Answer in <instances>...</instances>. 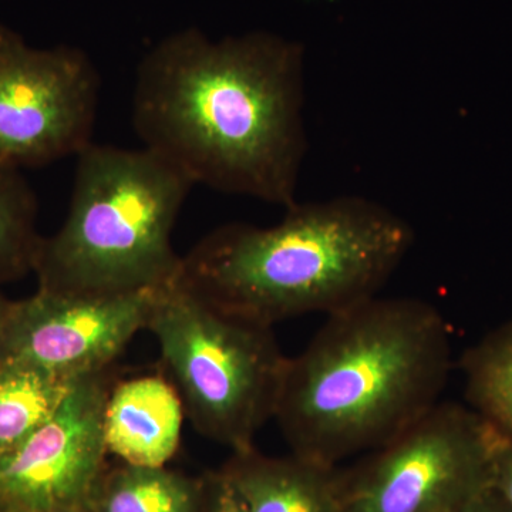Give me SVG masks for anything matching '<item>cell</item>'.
Returning a JSON list of instances; mask_svg holds the SVG:
<instances>
[{"label":"cell","mask_w":512,"mask_h":512,"mask_svg":"<svg viewBox=\"0 0 512 512\" xmlns=\"http://www.w3.org/2000/svg\"><path fill=\"white\" fill-rule=\"evenodd\" d=\"M302 47L271 33L190 29L138 64L131 123L194 185L289 208L308 153Z\"/></svg>","instance_id":"cell-1"},{"label":"cell","mask_w":512,"mask_h":512,"mask_svg":"<svg viewBox=\"0 0 512 512\" xmlns=\"http://www.w3.org/2000/svg\"><path fill=\"white\" fill-rule=\"evenodd\" d=\"M451 357L450 328L436 306L372 296L326 316L288 357L274 420L292 454L339 467L431 412Z\"/></svg>","instance_id":"cell-2"},{"label":"cell","mask_w":512,"mask_h":512,"mask_svg":"<svg viewBox=\"0 0 512 512\" xmlns=\"http://www.w3.org/2000/svg\"><path fill=\"white\" fill-rule=\"evenodd\" d=\"M285 211L271 227L212 229L181 256L174 282L218 311L274 328L379 295L413 247L409 222L360 195Z\"/></svg>","instance_id":"cell-3"},{"label":"cell","mask_w":512,"mask_h":512,"mask_svg":"<svg viewBox=\"0 0 512 512\" xmlns=\"http://www.w3.org/2000/svg\"><path fill=\"white\" fill-rule=\"evenodd\" d=\"M194 187L144 147L90 144L76 157L66 220L40 242L39 289L128 293L171 284L181 264L175 222Z\"/></svg>","instance_id":"cell-4"},{"label":"cell","mask_w":512,"mask_h":512,"mask_svg":"<svg viewBox=\"0 0 512 512\" xmlns=\"http://www.w3.org/2000/svg\"><path fill=\"white\" fill-rule=\"evenodd\" d=\"M146 329L198 433L232 453L254 447L288 363L274 328L218 311L173 281L154 293Z\"/></svg>","instance_id":"cell-5"},{"label":"cell","mask_w":512,"mask_h":512,"mask_svg":"<svg viewBox=\"0 0 512 512\" xmlns=\"http://www.w3.org/2000/svg\"><path fill=\"white\" fill-rule=\"evenodd\" d=\"M503 434L440 402L396 439L340 470L338 512H453L491 490Z\"/></svg>","instance_id":"cell-6"},{"label":"cell","mask_w":512,"mask_h":512,"mask_svg":"<svg viewBox=\"0 0 512 512\" xmlns=\"http://www.w3.org/2000/svg\"><path fill=\"white\" fill-rule=\"evenodd\" d=\"M101 79L76 47L35 49L0 25V161L37 167L93 143Z\"/></svg>","instance_id":"cell-7"},{"label":"cell","mask_w":512,"mask_h":512,"mask_svg":"<svg viewBox=\"0 0 512 512\" xmlns=\"http://www.w3.org/2000/svg\"><path fill=\"white\" fill-rule=\"evenodd\" d=\"M154 291L67 293L37 288L10 303L0 357L20 360L67 379L113 366L146 329Z\"/></svg>","instance_id":"cell-8"},{"label":"cell","mask_w":512,"mask_h":512,"mask_svg":"<svg viewBox=\"0 0 512 512\" xmlns=\"http://www.w3.org/2000/svg\"><path fill=\"white\" fill-rule=\"evenodd\" d=\"M113 384L111 367L80 377L55 416L0 458V510L87 508L107 454L104 409Z\"/></svg>","instance_id":"cell-9"},{"label":"cell","mask_w":512,"mask_h":512,"mask_svg":"<svg viewBox=\"0 0 512 512\" xmlns=\"http://www.w3.org/2000/svg\"><path fill=\"white\" fill-rule=\"evenodd\" d=\"M184 416L170 379L140 376L114 383L104 409L107 453L127 466L165 467L180 447Z\"/></svg>","instance_id":"cell-10"},{"label":"cell","mask_w":512,"mask_h":512,"mask_svg":"<svg viewBox=\"0 0 512 512\" xmlns=\"http://www.w3.org/2000/svg\"><path fill=\"white\" fill-rule=\"evenodd\" d=\"M225 474L248 512H338L339 467L295 456H262L255 447L232 453Z\"/></svg>","instance_id":"cell-11"},{"label":"cell","mask_w":512,"mask_h":512,"mask_svg":"<svg viewBox=\"0 0 512 512\" xmlns=\"http://www.w3.org/2000/svg\"><path fill=\"white\" fill-rule=\"evenodd\" d=\"M77 380L0 357V458L55 416Z\"/></svg>","instance_id":"cell-12"},{"label":"cell","mask_w":512,"mask_h":512,"mask_svg":"<svg viewBox=\"0 0 512 512\" xmlns=\"http://www.w3.org/2000/svg\"><path fill=\"white\" fill-rule=\"evenodd\" d=\"M461 369L468 407L512 440V319L468 349Z\"/></svg>","instance_id":"cell-13"},{"label":"cell","mask_w":512,"mask_h":512,"mask_svg":"<svg viewBox=\"0 0 512 512\" xmlns=\"http://www.w3.org/2000/svg\"><path fill=\"white\" fill-rule=\"evenodd\" d=\"M201 488L164 467H133L97 483L87 508L93 512H198Z\"/></svg>","instance_id":"cell-14"},{"label":"cell","mask_w":512,"mask_h":512,"mask_svg":"<svg viewBox=\"0 0 512 512\" xmlns=\"http://www.w3.org/2000/svg\"><path fill=\"white\" fill-rule=\"evenodd\" d=\"M37 202L19 168L0 161V285L33 272L42 238Z\"/></svg>","instance_id":"cell-15"},{"label":"cell","mask_w":512,"mask_h":512,"mask_svg":"<svg viewBox=\"0 0 512 512\" xmlns=\"http://www.w3.org/2000/svg\"><path fill=\"white\" fill-rule=\"evenodd\" d=\"M198 512H248V508L231 478L222 471L208 478L207 484L201 488Z\"/></svg>","instance_id":"cell-16"},{"label":"cell","mask_w":512,"mask_h":512,"mask_svg":"<svg viewBox=\"0 0 512 512\" xmlns=\"http://www.w3.org/2000/svg\"><path fill=\"white\" fill-rule=\"evenodd\" d=\"M491 490L512 512V440H501L494 457Z\"/></svg>","instance_id":"cell-17"},{"label":"cell","mask_w":512,"mask_h":512,"mask_svg":"<svg viewBox=\"0 0 512 512\" xmlns=\"http://www.w3.org/2000/svg\"><path fill=\"white\" fill-rule=\"evenodd\" d=\"M453 512H511L508 510L507 505L498 498V495L493 490L487 491V493L480 495L476 500L470 501V503L463 505V507L457 508Z\"/></svg>","instance_id":"cell-18"},{"label":"cell","mask_w":512,"mask_h":512,"mask_svg":"<svg viewBox=\"0 0 512 512\" xmlns=\"http://www.w3.org/2000/svg\"><path fill=\"white\" fill-rule=\"evenodd\" d=\"M10 303L8 298H5L2 292H0V346H2L3 330H5L6 318L10 309Z\"/></svg>","instance_id":"cell-19"},{"label":"cell","mask_w":512,"mask_h":512,"mask_svg":"<svg viewBox=\"0 0 512 512\" xmlns=\"http://www.w3.org/2000/svg\"><path fill=\"white\" fill-rule=\"evenodd\" d=\"M70 512H89L86 510V508H84V510H74V511H70Z\"/></svg>","instance_id":"cell-20"}]
</instances>
